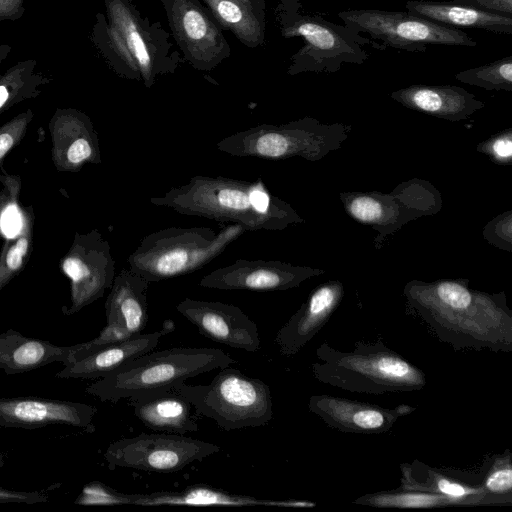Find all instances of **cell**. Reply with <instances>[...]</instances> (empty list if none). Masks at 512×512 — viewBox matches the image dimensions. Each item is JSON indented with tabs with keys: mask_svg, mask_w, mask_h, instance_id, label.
<instances>
[{
	"mask_svg": "<svg viewBox=\"0 0 512 512\" xmlns=\"http://www.w3.org/2000/svg\"><path fill=\"white\" fill-rule=\"evenodd\" d=\"M237 360L217 348L173 347L147 352L93 382L86 392L103 402L173 389L188 378L222 369Z\"/></svg>",
	"mask_w": 512,
	"mask_h": 512,
	"instance_id": "277c9868",
	"label": "cell"
},
{
	"mask_svg": "<svg viewBox=\"0 0 512 512\" xmlns=\"http://www.w3.org/2000/svg\"><path fill=\"white\" fill-rule=\"evenodd\" d=\"M176 309L204 337L246 352L261 349L257 325L237 306L185 298Z\"/></svg>",
	"mask_w": 512,
	"mask_h": 512,
	"instance_id": "9a60e30c",
	"label": "cell"
},
{
	"mask_svg": "<svg viewBox=\"0 0 512 512\" xmlns=\"http://www.w3.org/2000/svg\"><path fill=\"white\" fill-rule=\"evenodd\" d=\"M171 35L183 58L197 71L210 72L231 55L222 29L199 0H160Z\"/></svg>",
	"mask_w": 512,
	"mask_h": 512,
	"instance_id": "7c38bea8",
	"label": "cell"
},
{
	"mask_svg": "<svg viewBox=\"0 0 512 512\" xmlns=\"http://www.w3.org/2000/svg\"><path fill=\"white\" fill-rule=\"evenodd\" d=\"M108 11L109 55L119 75L151 88L177 70L180 53L160 22L143 16L131 0H109Z\"/></svg>",
	"mask_w": 512,
	"mask_h": 512,
	"instance_id": "8992f818",
	"label": "cell"
},
{
	"mask_svg": "<svg viewBox=\"0 0 512 512\" xmlns=\"http://www.w3.org/2000/svg\"><path fill=\"white\" fill-rule=\"evenodd\" d=\"M175 330V323L168 319L161 329L138 334L98 349L85 357L72 361L59 371L58 378L100 379L115 371L131 359L153 351L161 337Z\"/></svg>",
	"mask_w": 512,
	"mask_h": 512,
	"instance_id": "7402d4cb",
	"label": "cell"
},
{
	"mask_svg": "<svg viewBox=\"0 0 512 512\" xmlns=\"http://www.w3.org/2000/svg\"><path fill=\"white\" fill-rule=\"evenodd\" d=\"M18 212V228L6 238L0 251V291L25 268L33 250V206L22 207Z\"/></svg>",
	"mask_w": 512,
	"mask_h": 512,
	"instance_id": "f1b7e54d",
	"label": "cell"
},
{
	"mask_svg": "<svg viewBox=\"0 0 512 512\" xmlns=\"http://www.w3.org/2000/svg\"><path fill=\"white\" fill-rule=\"evenodd\" d=\"M20 189V177L9 175L3 170V174L0 175V232L6 211L18 204Z\"/></svg>",
	"mask_w": 512,
	"mask_h": 512,
	"instance_id": "e575fe53",
	"label": "cell"
},
{
	"mask_svg": "<svg viewBox=\"0 0 512 512\" xmlns=\"http://www.w3.org/2000/svg\"><path fill=\"white\" fill-rule=\"evenodd\" d=\"M76 344L58 346L49 341L30 338L9 329L0 333V370L8 375L36 370L45 365L70 361Z\"/></svg>",
	"mask_w": 512,
	"mask_h": 512,
	"instance_id": "d4e9b609",
	"label": "cell"
},
{
	"mask_svg": "<svg viewBox=\"0 0 512 512\" xmlns=\"http://www.w3.org/2000/svg\"><path fill=\"white\" fill-rule=\"evenodd\" d=\"M342 294L339 283H327L314 290L276 333L280 354L286 357L297 354L328 322Z\"/></svg>",
	"mask_w": 512,
	"mask_h": 512,
	"instance_id": "ffe728a7",
	"label": "cell"
},
{
	"mask_svg": "<svg viewBox=\"0 0 512 512\" xmlns=\"http://www.w3.org/2000/svg\"><path fill=\"white\" fill-rule=\"evenodd\" d=\"M314 270L278 260L238 259L204 276L199 285L219 290L278 291L300 285Z\"/></svg>",
	"mask_w": 512,
	"mask_h": 512,
	"instance_id": "2e32d148",
	"label": "cell"
},
{
	"mask_svg": "<svg viewBox=\"0 0 512 512\" xmlns=\"http://www.w3.org/2000/svg\"><path fill=\"white\" fill-rule=\"evenodd\" d=\"M135 416L149 429L183 435L197 432L192 404L174 388L129 398Z\"/></svg>",
	"mask_w": 512,
	"mask_h": 512,
	"instance_id": "cb8c5ba5",
	"label": "cell"
},
{
	"mask_svg": "<svg viewBox=\"0 0 512 512\" xmlns=\"http://www.w3.org/2000/svg\"><path fill=\"white\" fill-rule=\"evenodd\" d=\"M115 265L110 244L97 229L75 232L59 263L60 270L70 280V304L63 306L62 312L75 314L101 298L113 284Z\"/></svg>",
	"mask_w": 512,
	"mask_h": 512,
	"instance_id": "8fae6325",
	"label": "cell"
},
{
	"mask_svg": "<svg viewBox=\"0 0 512 512\" xmlns=\"http://www.w3.org/2000/svg\"><path fill=\"white\" fill-rule=\"evenodd\" d=\"M149 283L130 268H122L115 276L105 302L106 326L94 339L76 344L69 363L107 345L141 334L148 321Z\"/></svg>",
	"mask_w": 512,
	"mask_h": 512,
	"instance_id": "4fadbf2b",
	"label": "cell"
},
{
	"mask_svg": "<svg viewBox=\"0 0 512 512\" xmlns=\"http://www.w3.org/2000/svg\"><path fill=\"white\" fill-rule=\"evenodd\" d=\"M245 232L235 223L219 233L210 227H168L142 238L129 255V268L148 282H159L201 269Z\"/></svg>",
	"mask_w": 512,
	"mask_h": 512,
	"instance_id": "52a82bcc",
	"label": "cell"
},
{
	"mask_svg": "<svg viewBox=\"0 0 512 512\" xmlns=\"http://www.w3.org/2000/svg\"><path fill=\"white\" fill-rule=\"evenodd\" d=\"M401 488L441 494L462 506L498 504L483 488L482 479L468 472L442 471L419 461L402 464ZM483 478V477H482Z\"/></svg>",
	"mask_w": 512,
	"mask_h": 512,
	"instance_id": "603a6c76",
	"label": "cell"
},
{
	"mask_svg": "<svg viewBox=\"0 0 512 512\" xmlns=\"http://www.w3.org/2000/svg\"><path fill=\"white\" fill-rule=\"evenodd\" d=\"M482 485L484 490L498 504L511 503L512 501V464L511 454L506 450L505 454L496 455L484 465Z\"/></svg>",
	"mask_w": 512,
	"mask_h": 512,
	"instance_id": "1f68e13d",
	"label": "cell"
},
{
	"mask_svg": "<svg viewBox=\"0 0 512 512\" xmlns=\"http://www.w3.org/2000/svg\"><path fill=\"white\" fill-rule=\"evenodd\" d=\"M314 377L325 384L357 393L411 392L426 385L425 374L382 342H358L339 351L326 342L316 349Z\"/></svg>",
	"mask_w": 512,
	"mask_h": 512,
	"instance_id": "3957f363",
	"label": "cell"
},
{
	"mask_svg": "<svg viewBox=\"0 0 512 512\" xmlns=\"http://www.w3.org/2000/svg\"><path fill=\"white\" fill-rule=\"evenodd\" d=\"M220 152L238 157L279 160L293 156L312 159L318 150L315 124L308 118L281 125L258 124L216 143Z\"/></svg>",
	"mask_w": 512,
	"mask_h": 512,
	"instance_id": "5bb4252c",
	"label": "cell"
},
{
	"mask_svg": "<svg viewBox=\"0 0 512 512\" xmlns=\"http://www.w3.org/2000/svg\"><path fill=\"white\" fill-rule=\"evenodd\" d=\"M391 97L409 108L453 119L483 106L465 89L450 85H412L393 92Z\"/></svg>",
	"mask_w": 512,
	"mask_h": 512,
	"instance_id": "4316f807",
	"label": "cell"
},
{
	"mask_svg": "<svg viewBox=\"0 0 512 512\" xmlns=\"http://www.w3.org/2000/svg\"><path fill=\"white\" fill-rule=\"evenodd\" d=\"M150 202L183 215L239 224L245 231L282 230L301 221L261 179L252 182L197 175L162 196L150 198Z\"/></svg>",
	"mask_w": 512,
	"mask_h": 512,
	"instance_id": "6da1fadb",
	"label": "cell"
},
{
	"mask_svg": "<svg viewBox=\"0 0 512 512\" xmlns=\"http://www.w3.org/2000/svg\"><path fill=\"white\" fill-rule=\"evenodd\" d=\"M133 494H126L99 482L93 481L87 484L76 503L88 506H115L132 505Z\"/></svg>",
	"mask_w": 512,
	"mask_h": 512,
	"instance_id": "d6a6232c",
	"label": "cell"
},
{
	"mask_svg": "<svg viewBox=\"0 0 512 512\" xmlns=\"http://www.w3.org/2000/svg\"><path fill=\"white\" fill-rule=\"evenodd\" d=\"M433 299L415 297L414 307L436 335L455 348H512V316L505 306L482 300L455 281L438 283Z\"/></svg>",
	"mask_w": 512,
	"mask_h": 512,
	"instance_id": "7a4b0ae2",
	"label": "cell"
},
{
	"mask_svg": "<svg viewBox=\"0 0 512 512\" xmlns=\"http://www.w3.org/2000/svg\"><path fill=\"white\" fill-rule=\"evenodd\" d=\"M97 408L81 402L37 397L0 398V428L35 429L66 424L93 432Z\"/></svg>",
	"mask_w": 512,
	"mask_h": 512,
	"instance_id": "e0dca14e",
	"label": "cell"
},
{
	"mask_svg": "<svg viewBox=\"0 0 512 512\" xmlns=\"http://www.w3.org/2000/svg\"><path fill=\"white\" fill-rule=\"evenodd\" d=\"M132 505L186 507H281L311 508L316 504L303 500L259 499L249 495L232 494L206 484H195L180 491H158L133 494Z\"/></svg>",
	"mask_w": 512,
	"mask_h": 512,
	"instance_id": "44dd1931",
	"label": "cell"
},
{
	"mask_svg": "<svg viewBox=\"0 0 512 512\" xmlns=\"http://www.w3.org/2000/svg\"><path fill=\"white\" fill-rule=\"evenodd\" d=\"M345 25L365 32L379 49L386 47L424 52L427 45L473 48L478 43L467 33L421 18L409 12L349 9L339 12Z\"/></svg>",
	"mask_w": 512,
	"mask_h": 512,
	"instance_id": "9c48e42d",
	"label": "cell"
},
{
	"mask_svg": "<svg viewBox=\"0 0 512 512\" xmlns=\"http://www.w3.org/2000/svg\"><path fill=\"white\" fill-rule=\"evenodd\" d=\"M476 9L512 17V0H452Z\"/></svg>",
	"mask_w": 512,
	"mask_h": 512,
	"instance_id": "8d00e7d4",
	"label": "cell"
},
{
	"mask_svg": "<svg viewBox=\"0 0 512 512\" xmlns=\"http://www.w3.org/2000/svg\"><path fill=\"white\" fill-rule=\"evenodd\" d=\"M195 411L225 431L266 425L273 417L271 391L264 381L227 366L207 385L174 387Z\"/></svg>",
	"mask_w": 512,
	"mask_h": 512,
	"instance_id": "ba28073f",
	"label": "cell"
},
{
	"mask_svg": "<svg viewBox=\"0 0 512 512\" xmlns=\"http://www.w3.org/2000/svg\"><path fill=\"white\" fill-rule=\"evenodd\" d=\"M51 158L59 172H77L102 162L99 138L90 118L76 110H59L49 122Z\"/></svg>",
	"mask_w": 512,
	"mask_h": 512,
	"instance_id": "ac0fdd59",
	"label": "cell"
},
{
	"mask_svg": "<svg viewBox=\"0 0 512 512\" xmlns=\"http://www.w3.org/2000/svg\"><path fill=\"white\" fill-rule=\"evenodd\" d=\"M308 408L334 429L364 434L385 433L399 417L415 410V407L404 404L385 408L324 394L311 396Z\"/></svg>",
	"mask_w": 512,
	"mask_h": 512,
	"instance_id": "d6986e66",
	"label": "cell"
},
{
	"mask_svg": "<svg viewBox=\"0 0 512 512\" xmlns=\"http://www.w3.org/2000/svg\"><path fill=\"white\" fill-rule=\"evenodd\" d=\"M32 118L31 111H27L0 126V167H2L4 158L25 137Z\"/></svg>",
	"mask_w": 512,
	"mask_h": 512,
	"instance_id": "836d02e7",
	"label": "cell"
},
{
	"mask_svg": "<svg viewBox=\"0 0 512 512\" xmlns=\"http://www.w3.org/2000/svg\"><path fill=\"white\" fill-rule=\"evenodd\" d=\"M354 503L380 508H439L461 505L457 500L441 494L403 488L367 494L354 500Z\"/></svg>",
	"mask_w": 512,
	"mask_h": 512,
	"instance_id": "f546056e",
	"label": "cell"
},
{
	"mask_svg": "<svg viewBox=\"0 0 512 512\" xmlns=\"http://www.w3.org/2000/svg\"><path fill=\"white\" fill-rule=\"evenodd\" d=\"M244 4L254 8L255 10L265 13L266 3L265 0H239Z\"/></svg>",
	"mask_w": 512,
	"mask_h": 512,
	"instance_id": "f35d334b",
	"label": "cell"
},
{
	"mask_svg": "<svg viewBox=\"0 0 512 512\" xmlns=\"http://www.w3.org/2000/svg\"><path fill=\"white\" fill-rule=\"evenodd\" d=\"M462 83L486 90H512V56H505L493 62L470 68L456 74Z\"/></svg>",
	"mask_w": 512,
	"mask_h": 512,
	"instance_id": "4dcf8cb0",
	"label": "cell"
},
{
	"mask_svg": "<svg viewBox=\"0 0 512 512\" xmlns=\"http://www.w3.org/2000/svg\"><path fill=\"white\" fill-rule=\"evenodd\" d=\"M221 29L231 32L243 45L257 48L265 40V13L239 0H202Z\"/></svg>",
	"mask_w": 512,
	"mask_h": 512,
	"instance_id": "83f0119b",
	"label": "cell"
},
{
	"mask_svg": "<svg viewBox=\"0 0 512 512\" xmlns=\"http://www.w3.org/2000/svg\"><path fill=\"white\" fill-rule=\"evenodd\" d=\"M407 12L451 28H474L511 35L512 17L485 12L451 1L409 0Z\"/></svg>",
	"mask_w": 512,
	"mask_h": 512,
	"instance_id": "484cf974",
	"label": "cell"
},
{
	"mask_svg": "<svg viewBox=\"0 0 512 512\" xmlns=\"http://www.w3.org/2000/svg\"><path fill=\"white\" fill-rule=\"evenodd\" d=\"M218 445L172 433H140L111 443L104 458L110 469L174 473L217 452Z\"/></svg>",
	"mask_w": 512,
	"mask_h": 512,
	"instance_id": "30bf717a",
	"label": "cell"
},
{
	"mask_svg": "<svg viewBox=\"0 0 512 512\" xmlns=\"http://www.w3.org/2000/svg\"><path fill=\"white\" fill-rule=\"evenodd\" d=\"M275 20L283 38L302 37L304 45L290 57L289 75L335 73L345 64L361 65L369 58L365 46L379 47L347 25L308 12L300 0H280Z\"/></svg>",
	"mask_w": 512,
	"mask_h": 512,
	"instance_id": "5b68a950",
	"label": "cell"
},
{
	"mask_svg": "<svg viewBox=\"0 0 512 512\" xmlns=\"http://www.w3.org/2000/svg\"><path fill=\"white\" fill-rule=\"evenodd\" d=\"M350 213L357 220L362 222H376L383 214V207L380 202L370 196L355 198L349 205Z\"/></svg>",
	"mask_w": 512,
	"mask_h": 512,
	"instance_id": "d590c367",
	"label": "cell"
},
{
	"mask_svg": "<svg viewBox=\"0 0 512 512\" xmlns=\"http://www.w3.org/2000/svg\"><path fill=\"white\" fill-rule=\"evenodd\" d=\"M495 156L501 159H508L512 155V142L510 137H503L496 140L492 146Z\"/></svg>",
	"mask_w": 512,
	"mask_h": 512,
	"instance_id": "74e56055",
	"label": "cell"
}]
</instances>
